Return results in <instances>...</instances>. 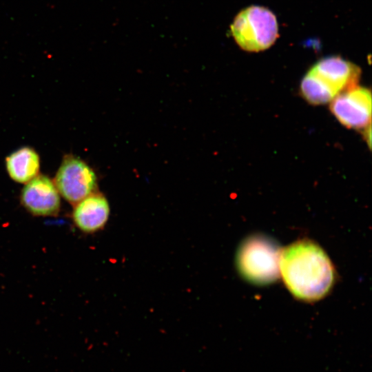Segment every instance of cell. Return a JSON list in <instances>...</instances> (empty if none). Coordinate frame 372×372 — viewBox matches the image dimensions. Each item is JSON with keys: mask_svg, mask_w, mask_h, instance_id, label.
<instances>
[{"mask_svg": "<svg viewBox=\"0 0 372 372\" xmlns=\"http://www.w3.org/2000/svg\"><path fill=\"white\" fill-rule=\"evenodd\" d=\"M279 270L289 291L307 302L324 298L335 279L334 269L327 254L308 239L299 240L281 249Z\"/></svg>", "mask_w": 372, "mask_h": 372, "instance_id": "6da1fadb", "label": "cell"}, {"mask_svg": "<svg viewBox=\"0 0 372 372\" xmlns=\"http://www.w3.org/2000/svg\"><path fill=\"white\" fill-rule=\"evenodd\" d=\"M231 32L242 49L258 52L269 48L275 42L278 26L275 15L269 10L252 6L236 15Z\"/></svg>", "mask_w": 372, "mask_h": 372, "instance_id": "3957f363", "label": "cell"}, {"mask_svg": "<svg viewBox=\"0 0 372 372\" xmlns=\"http://www.w3.org/2000/svg\"><path fill=\"white\" fill-rule=\"evenodd\" d=\"M59 193L75 205L92 194L97 185L94 171L83 161L72 155L65 156L54 178Z\"/></svg>", "mask_w": 372, "mask_h": 372, "instance_id": "277c9868", "label": "cell"}, {"mask_svg": "<svg viewBox=\"0 0 372 372\" xmlns=\"http://www.w3.org/2000/svg\"><path fill=\"white\" fill-rule=\"evenodd\" d=\"M281 249L272 238L255 234L245 238L236 253V262L240 274L256 285L276 281L279 275Z\"/></svg>", "mask_w": 372, "mask_h": 372, "instance_id": "7a4b0ae2", "label": "cell"}, {"mask_svg": "<svg viewBox=\"0 0 372 372\" xmlns=\"http://www.w3.org/2000/svg\"><path fill=\"white\" fill-rule=\"evenodd\" d=\"M300 93L312 105H322L331 101L336 94L313 74L308 72L301 81Z\"/></svg>", "mask_w": 372, "mask_h": 372, "instance_id": "30bf717a", "label": "cell"}, {"mask_svg": "<svg viewBox=\"0 0 372 372\" xmlns=\"http://www.w3.org/2000/svg\"><path fill=\"white\" fill-rule=\"evenodd\" d=\"M10 177L20 183H27L39 174L40 160L38 154L28 147L12 152L6 159Z\"/></svg>", "mask_w": 372, "mask_h": 372, "instance_id": "9c48e42d", "label": "cell"}, {"mask_svg": "<svg viewBox=\"0 0 372 372\" xmlns=\"http://www.w3.org/2000/svg\"><path fill=\"white\" fill-rule=\"evenodd\" d=\"M330 110L344 126L365 130L371 126V91L357 85L342 92L331 100Z\"/></svg>", "mask_w": 372, "mask_h": 372, "instance_id": "5b68a950", "label": "cell"}, {"mask_svg": "<svg viewBox=\"0 0 372 372\" xmlns=\"http://www.w3.org/2000/svg\"><path fill=\"white\" fill-rule=\"evenodd\" d=\"M309 72L336 95L357 86L361 74L359 67L338 56L322 59Z\"/></svg>", "mask_w": 372, "mask_h": 372, "instance_id": "8992f818", "label": "cell"}, {"mask_svg": "<svg viewBox=\"0 0 372 372\" xmlns=\"http://www.w3.org/2000/svg\"><path fill=\"white\" fill-rule=\"evenodd\" d=\"M110 212L106 198L101 194L92 193L74 205L72 218L81 231L93 233L106 225Z\"/></svg>", "mask_w": 372, "mask_h": 372, "instance_id": "ba28073f", "label": "cell"}, {"mask_svg": "<svg viewBox=\"0 0 372 372\" xmlns=\"http://www.w3.org/2000/svg\"><path fill=\"white\" fill-rule=\"evenodd\" d=\"M21 200L28 211L40 216L56 215L61 205L59 193L54 182L43 175H37L26 183Z\"/></svg>", "mask_w": 372, "mask_h": 372, "instance_id": "52a82bcc", "label": "cell"}]
</instances>
